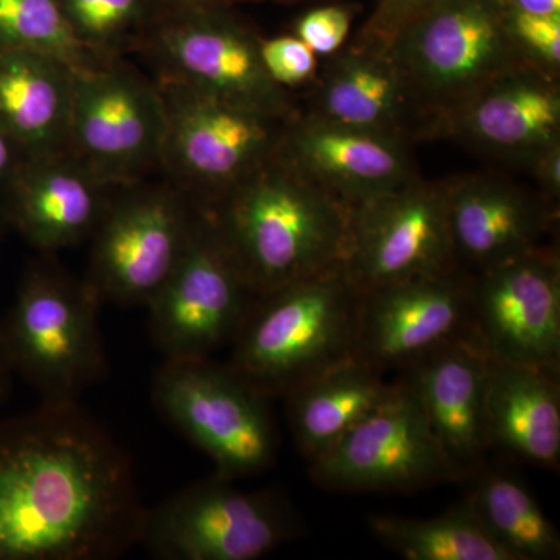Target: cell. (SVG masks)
Listing matches in <instances>:
<instances>
[{
  "label": "cell",
  "instance_id": "6da1fadb",
  "mask_svg": "<svg viewBox=\"0 0 560 560\" xmlns=\"http://www.w3.org/2000/svg\"><path fill=\"white\" fill-rule=\"evenodd\" d=\"M145 514L130 456L79 404L0 420V560H116Z\"/></svg>",
  "mask_w": 560,
  "mask_h": 560
},
{
  "label": "cell",
  "instance_id": "5bb4252c",
  "mask_svg": "<svg viewBox=\"0 0 560 560\" xmlns=\"http://www.w3.org/2000/svg\"><path fill=\"white\" fill-rule=\"evenodd\" d=\"M470 335L490 359L559 372L560 259L555 246L471 275Z\"/></svg>",
  "mask_w": 560,
  "mask_h": 560
},
{
  "label": "cell",
  "instance_id": "484cf974",
  "mask_svg": "<svg viewBox=\"0 0 560 560\" xmlns=\"http://www.w3.org/2000/svg\"><path fill=\"white\" fill-rule=\"evenodd\" d=\"M464 480H470L466 497L482 526L512 560L560 558L558 528L522 481L481 466Z\"/></svg>",
  "mask_w": 560,
  "mask_h": 560
},
{
  "label": "cell",
  "instance_id": "52a82bcc",
  "mask_svg": "<svg viewBox=\"0 0 560 560\" xmlns=\"http://www.w3.org/2000/svg\"><path fill=\"white\" fill-rule=\"evenodd\" d=\"M289 501L213 474L147 508L139 545L161 560H256L300 534Z\"/></svg>",
  "mask_w": 560,
  "mask_h": 560
},
{
  "label": "cell",
  "instance_id": "9c48e42d",
  "mask_svg": "<svg viewBox=\"0 0 560 560\" xmlns=\"http://www.w3.org/2000/svg\"><path fill=\"white\" fill-rule=\"evenodd\" d=\"M167 116L162 164L210 208L280 149L291 120L230 105L168 77L160 88Z\"/></svg>",
  "mask_w": 560,
  "mask_h": 560
},
{
  "label": "cell",
  "instance_id": "4fadbf2b",
  "mask_svg": "<svg viewBox=\"0 0 560 560\" xmlns=\"http://www.w3.org/2000/svg\"><path fill=\"white\" fill-rule=\"evenodd\" d=\"M311 475L341 492H396L460 480L418 397L400 381L382 407L311 460Z\"/></svg>",
  "mask_w": 560,
  "mask_h": 560
},
{
  "label": "cell",
  "instance_id": "f1b7e54d",
  "mask_svg": "<svg viewBox=\"0 0 560 560\" xmlns=\"http://www.w3.org/2000/svg\"><path fill=\"white\" fill-rule=\"evenodd\" d=\"M139 0H66V16L81 44L105 46L135 20ZM94 51V50H92Z\"/></svg>",
  "mask_w": 560,
  "mask_h": 560
},
{
  "label": "cell",
  "instance_id": "3957f363",
  "mask_svg": "<svg viewBox=\"0 0 560 560\" xmlns=\"http://www.w3.org/2000/svg\"><path fill=\"white\" fill-rule=\"evenodd\" d=\"M360 291L341 265L260 294L228 366L268 399L353 357Z\"/></svg>",
  "mask_w": 560,
  "mask_h": 560
},
{
  "label": "cell",
  "instance_id": "4316f807",
  "mask_svg": "<svg viewBox=\"0 0 560 560\" xmlns=\"http://www.w3.org/2000/svg\"><path fill=\"white\" fill-rule=\"evenodd\" d=\"M368 525L378 541L408 560H512L482 526L467 497L427 521L371 515Z\"/></svg>",
  "mask_w": 560,
  "mask_h": 560
},
{
  "label": "cell",
  "instance_id": "44dd1931",
  "mask_svg": "<svg viewBox=\"0 0 560 560\" xmlns=\"http://www.w3.org/2000/svg\"><path fill=\"white\" fill-rule=\"evenodd\" d=\"M489 361L469 335L423 353L400 370L399 381L418 397L460 480L482 466L492 448L486 419Z\"/></svg>",
  "mask_w": 560,
  "mask_h": 560
},
{
  "label": "cell",
  "instance_id": "1f68e13d",
  "mask_svg": "<svg viewBox=\"0 0 560 560\" xmlns=\"http://www.w3.org/2000/svg\"><path fill=\"white\" fill-rule=\"evenodd\" d=\"M352 11L341 5L319 7L298 21L294 35L323 60L348 44Z\"/></svg>",
  "mask_w": 560,
  "mask_h": 560
},
{
  "label": "cell",
  "instance_id": "2e32d148",
  "mask_svg": "<svg viewBox=\"0 0 560 560\" xmlns=\"http://www.w3.org/2000/svg\"><path fill=\"white\" fill-rule=\"evenodd\" d=\"M469 272L456 270L361 291L353 357L385 372L470 335Z\"/></svg>",
  "mask_w": 560,
  "mask_h": 560
},
{
  "label": "cell",
  "instance_id": "7c38bea8",
  "mask_svg": "<svg viewBox=\"0 0 560 560\" xmlns=\"http://www.w3.org/2000/svg\"><path fill=\"white\" fill-rule=\"evenodd\" d=\"M201 206L172 191L110 202L94 232L86 283L103 304L147 305L189 245Z\"/></svg>",
  "mask_w": 560,
  "mask_h": 560
},
{
  "label": "cell",
  "instance_id": "d6a6232c",
  "mask_svg": "<svg viewBox=\"0 0 560 560\" xmlns=\"http://www.w3.org/2000/svg\"><path fill=\"white\" fill-rule=\"evenodd\" d=\"M440 0H378L377 9L355 36L357 43L388 49L390 40L423 11Z\"/></svg>",
  "mask_w": 560,
  "mask_h": 560
},
{
  "label": "cell",
  "instance_id": "30bf717a",
  "mask_svg": "<svg viewBox=\"0 0 560 560\" xmlns=\"http://www.w3.org/2000/svg\"><path fill=\"white\" fill-rule=\"evenodd\" d=\"M165 131L160 88L116 66L73 72L68 153L106 186L160 164Z\"/></svg>",
  "mask_w": 560,
  "mask_h": 560
},
{
  "label": "cell",
  "instance_id": "d590c367",
  "mask_svg": "<svg viewBox=\"0 0 560 560\" xmlns=\"http://www.w3.org/2000/svg\"><path fill=\"white\" fill-rule=\"evenodd\" d=\"M500 3L506 10L560 16V0H500Z\"/></svg>",
  "mask_w": 560,
  "mask_h": 560
},
{
  "label": "cell",
  "instance_id": "9a60e30c",
  "mask_svg": "<svg viewBox=\"0 0 560 560\" xmlns=\"http://www.w3.org/2000/svg\"><path fill=\"white\" fill-rule=\"evenodd\" d=\"M560 77L530 65L508 70L440 114L430 139H451L523 167L560 143Z\"/></svg>",
  "mask_w": 560,
  "mask_h": 560
},
{
  "label": "cell",
  "instance_id": "836d02e7",
  "mask_svg": "<svg viewBox=\"0 0 560 560\" xmlns=\"http://www.w3.org/2000/svg\"><path fill=\"white\" fill-rule=\"evenodd\" d=\"M530 175L537 183V191L550 205L559 208L560 198V143L545 150L544 153L530 164Z\"/></svg>",
  "mask_w": 560,
  "mask_h": 560
},
{
  "label": "cell",
  "instance_id": "277c9868",
  "mask_svg": "<svg viewBox=\"0 0 560 560\" xmlns=\"http://www.w3.org/2000/svg\"><path fill=\"white\" fill-rule=\"evenodd\" d=\"M86 280L51 260L35 261L0 320V342L13 374L47 404H79L108 374L98 311Z\"/></svg>",
  "mask_w": 560,
  "mask_h": 560
},
{
  "label": "cell",
  "instance_id": "5b68a950",
  "mask_svg": "<svg viewBox=\"0 0 560 560\" xmlns=\"http://www.w3.org/2000/svg\"><path fill=\"white\" fill-rule=\"evenodd\" d=\"M154 408L228 480L275 466L279 451L270 400L212 357L165 359L151 385Z\"/></svg>",
  "mask_w": 560,
  "mask_h": 560
},
{
  "label": "cell",
  "instance_id": "d4e9b609",
  "mask_svg": "<svg viewBox=\"0 0 560 560\" xmlns=\"http://www.w3.org/2000/svg\"><path fill=\"white\" fill-rule=\"evenodd\" d=\"M397 390L383 372L349 357L287 393V418L302 455L311 460L334 447Z\"/></svg>",
  "mask_w": 560,
  "mask_h": 560
},
{
  "label": "cell",
  "instance_id": "83f0119b",
  "mask_svg": "<svg viewBox=\"0 0 560 560\" xmlns=\"http://www.w3.org/2000/svg\"><path fill=\"white\" fill-rule=\"evenodd\" d=\"M0 49L47 55L73 70L97 66L73 33L60 0H0Z\"/></svg>",
  "mask_w": 560,
  "mask_h": 560
},
{
  "label": "cell",
  "instance_id": "8d00e7d4",
  "mask_svg": "<svg viewBox=\"0 0 560 560\" xmlns=\"http://www.w3.org/2000/svg\"><path fill=\"white\" fill-rule=\"evenodd\" d=\"M11 377H13V371L9 360H7L5 352H3L2 342H0V404L5 400L7 394H9Z\"/></svg>",
  "mask_w": 560,
  "mask_h": 560
},
{
  "label": "cell",
  "instance_id": "f546056e",
  "mask_svg": "<svg viewBox=\"0 0 560 560\" xmlns=\"http://www.w3.org/2000/svg\"><path fill=\"white\" fill-rule=\"evenodd\" d=\"M504 14L512 43L523 60L560 77V16L506 9Z\"/></svg>",
  "mask_w": 560,
  "mask_h": 560
},
{
  "label": "cell",
  "instance_id": "e575fe53",
  "mask_svg": "<svg viewBox=\"0 0 560 560\" xmlns=\"http://www.w3.org/2000/svg\"><path fill=\"white\" fill-rule=\"evenodd\" d=\"M28 160L24 150L10 139L5 132L0 131V190L5 191L22 164Z\"/></svg>",
  "mask_w": 560,
  "mask_h": 560
},
{
  "label": "cell",
  "instance_id": "7402d4cb",
  "mask_svg": "<svg viewBox=\"0 0 560 560\" xmlns=\"http://www.w3.org/2000/svg\"><path fill=\"white\" fill-rule=\"evenodd\" d=\"M105 187L70 154L28 158L3 191V219L43 253L68 248L97 231Z\"/></svg>",
  "mask_w": 560,
  "mask_h": 560
},
{
  "label": "cell",
  "instance_id": "8992f818",
  "mask_svg": "<svg viewBox=\"0 0 560 560\" xmlns=\"http://www.w3.org/2000/svg\"><path fill=\"white\" fill-rule=\"evenodd\" d=\"M388 50L431 127L490 80L528 65L512 43L500 0H440L405 25Z\"/></svg>",
  "mask_w": 560,
  "mask_h": 560
},
{
  "label": "cell",
  "instance_id": "ac0fdd59",
  "mask_svg": "<svg viewBox=\"0 0 560 560\" xmlns=\"http://www.w3.org/2000/svg\"><path fill=\"white\" fill-rule=\"evenodd\" d=\"M453 259L477 275L545 246L559 208L495 173L445 180Z\"/></svg>",
  "mask_w": 560,
  "mask_h": 560
},
{
  "label": "cell",
  "instance_id": "74e56055",
  "mask_svg": "<svg viewBox=\"0 0 560 560\" xmlns=\"http://www.w3.org/2000/svg\"><path fill=\"white\" fill-rule=\"evenodd\" d=\"M0 219H3V213L2 212H0Z\"/></svg>",
  "mask_w": 560,
  "mask_h": 560
},
{
  "label": "cell",
  "instance_id": "7a4b0ae2",
  "mask_svg": "<svg viewBox=\"0 0 560 560\" xmlns=\"http://www.w3.org/2000/svg\"><path fill=\"white\" fill-rule=\"evenodd\" d=\"M206 209L257 296L345 260L352 210L280 150Z\"/></svg>",
  "mask_w": 560,
  "mask_h": 560
},
{
  "label": "cell",
  "instance_id": "4dcf8cb0",
  "mask_svg": "<svg viewBox=\"0 0 560 560\" xmlns=\"http://www.w3.org/2000/svg\"><path fill=\"white\" fill-rule=\"evenodd\" d=\"M260 58L270 79L283 90H307L318 75L320 60L296 35L260 39Z\"/></svg>",
  "mask_w": 560,
  "mask_h": 560
},
{
  "label": "cell",
  "instance_id": "e0dca14e",
  "mask_svg": "<svg viewBox=\"0 0 560 560\" xmlns=\"http://www.w3.org/2000/svg\"><path fill=\"white\" fill-rule=\"evenodd\" d=\"M323 60L302 114L408 143L430 140V114L388 49L352 40Z\"/></svg>",
  "mask_w": 560,
  "mask_h": 560
},
{
  "label": "cell",
  "instance_id": "d6986e66",
  "mask_svg": "<svg viewBox=\"0 0 560 560\" xmlns=\"http://www.w3.org/2000/svg\"><path fill=\"white\" fill-rule=\"evenodd\" d=\"M171 79L230 105L279 119L300 114L293 92L278 86L260 58V39L230 21L184 22L161 36Z\"/></svg>",
  "mask_w": 560,
  "mask_h": 560
},
{
  "label": "cell",
  "instance_id": "ffe728a7",
  "mask_svg": "<svg viewBox=\"0 0 560 560\" xmlns=\"http://www.w3.org/2000/svg\"><path fill=\"white\" fill-rule=\"evenodd\" d=\"M280 153L350 210L418 178L411 143L305 116L287 127Z\"/></svg>",
  "mask_w": 560,
  "mask_h": 560
},
{
  "label": "cell",
  "instance_id": "603a6c76",
  "mask_svg": "<svg viewBox=\"0 0 560 560\" xmlns=\"http://www.w3.org/2000/svg\"><path fill=\"white\" fill-rule=\"evenodd\" d=\"M73 72L47 55L0 49V131L28 158L68 154Z\"/></svg>",
  "mask_w": 560,
  "mask_h": 560
},
{
  "label": "cell",
  "instance_id": "cb8c5ba5",
  "mask_svg": "<svg viewBox=\"0 0 560 560\" xmlns=\"http://www.w3.org/2000/svg\"><path fill=\"white\" fill-rule=\"evenodd\" d=\"M486 419L492 447L540 469H558L559 372L490 359Z\"/></svg>",
  "mask_w": 560,
  "mask_h": 560
},
{
  "label": "cell",
  "instance_id": "ba28073f",
  "mask_svg": "<svg viewBox=\"0 0 560 560\" xmlns=\"http://www.w3.org/2000/svg\"><path fill=\"white\" fill-rule=\"evenodd\" d=\"M256 298L212 213L201 208L179 264L147 305L151 340L164 359L212 357L232 345Z\"/></svg>",
  "mask_w": 560,
  "mask_h": 560
},
{
  "label": "cell",
  "instance_id": "8fae6325",
  "mask_svg": "<svg viewBox=\"0 0 560 560\" xmlns=\"http://www.w3.org/2000/svg\"><path fill=\"white\" fill-rule=\"evenodd\" d=\"M342 270L357 290L456 270L445 180H410L350 213Z\"/></svg>",
  "mask_w": 560,
  "mask_h": 560
}]
</instances>
